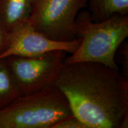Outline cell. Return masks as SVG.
Wrapping results in <instances>:
<instances>
[{
    "mask_svg": "<svg viewBox=\"0 0 128 128\" xmlns=\"http://www.w3.org/2000/svg\"><path fill=\"white\" fill-rule=\"evenodd\" d=\"M66 52L57 50L29 56H12L4 60L21 96L55 84Z\"/></svg>",
    "mask_w": 128,
    "mask_h": 128,
    "instance_id": "277c9868",
    "label": "cell"
},
{
    "mask_svg": "<svg viewBox=\"0 0 128 128\" xmlns=\"http://www.w3.org/2000/svg\"><path fill=\"white\" fill-rule=\"evenodd\" d=\"M21 96L4 59L0 60V110Z\"/></svg>",
    "mask_w": 128,
    "mask_h": 128,
    "instance_id": "ba28073f",
    "label": "cell"
},
{
    "mask_svg": "<svg viewBox=\"0 0 128 128\" xmlns=\"http://www.w3.org/2000/svg\"><path fill=\"white\" fill-rule=\"evenodd\" d=\"M12 33L9 32L0 22V55L8 47L12 40Z\"/></svg>",
    "mask_w": 128,
    "mask_h": 128,
    "instance_id": "8fae6325",
    "label": "cell"
},
{
    "mask_svg": "<svg viewBox=\"0 0 128 128\" xmlns=\"http://www.w3.org/2000/svg\"><path fill=\"white\" fill-rule=\"evenodd\" d=\"M33 0H0V22L8 31L14 32L28 23Z\"/></svg>",
    "mask_w": 128,
    "mask_h": 128,
    "instance_id": "8992f818",
    "label": "cell"
},
{
    "mask_svg": "<svg viewBox=\"0 0 128 128\" xmlns=\"http://www.w3.org/2000/svg\"><path fill=\"white\" fill-rule=\"evenodd\" d=\"M75 34L81 43L71 56L65 58V63L94 62L119 70L115 54L128 36V15L115 14L104 22H94L88 11H80L75 20Z\"/></svg>",
    "mask_w": 128,
    "mask_h": 128,
    "instance_id": "7a4b0ae2",
    "label": "cell"
},
{
    "mask_svg": "<svg viewBox=\"0 0 128 128\" xmlns=\"http://www.w3.org/2000/svg\"><path fill=\"white\" fill-rule=\"evenodd\" d=\"M88 0H33L28 24L51 40L71 42L76 38L75 20Z\"/></svg>",
    "mask_w": 128,
    "mask_h": 128,
    "instance_id": "5b68a950",
    "label": "cell"
},
{
    "mask_svg": "<svg viewBox=\"0 0 128 128\" xmlns=\"http://www.w3.org/2000/svg\"><path fill=\"white\" fill-rule=\"evenodd\" d=\"M116 57L123 67L122 74L128 79V44L125 40L120 44L117 49L115 54Z\"/></svg>",
    "mask_w": 128,
    "mask_h": 128,
    "instance_id": "9c48e42d",
    "label": "cell"
},
{
    "mask_svg": "<svg viewBox=\"0 0 128 128\" xmlns=\"http://www.w3.org/2000/svg\"><path fill=\"white\" fill-rule=\"evenodd\" d=\"M72 114L66 97L54 84L20 96L0 110V128H52Z\"/></svg>",
    "mask_w": 128,
    "mask_h": 128,
    "instance_id": "3957f363",
    "label": "cell"
},
{
    "mask_svg": "<svg viewBox=\"0 0 128 128\" xmlns=\"http://www.w3.org/2000/svg\"><path fill=\"white\" fill-rule=\"evenodd\" d=\"M52 128H88L82 121L72 114L60 120Z\"/></svg>",
    "mask_w": 128,
    "mask_h": 128,
    "instance_id": "30bf717a",
    "label": "cell"
},
{
    "mask_svg": "<svg viewBox=\"0 0 128 128\" xmlns=\"http://www.w3.org/2000/svg\"><path fill=\"white\" fill-rule=\"evenodd\" d=\"M55 84L88 128H128V79L94 62H63Z\"/></svg>",
    "mask_w": 128,
    "mask_h": 128,
    "instance_id": "6da1fadb",
    "label": "cell"
},
{
    "mask_svg": "<svg viewBox=\"0 0 128 128\" xmlns=\"http://www.w3.org/2000/svg\"><path fill=\"white\" fill-rule=\"evenodd\" d=\"M87 7L94 22H104L115 14H128V0H88Z\"/></svg>",
    "mask_w": 128,
    "mask_h": 128,
    "instance_id": "52a82bcc",
    "label": "cell"
}]
</instances>
